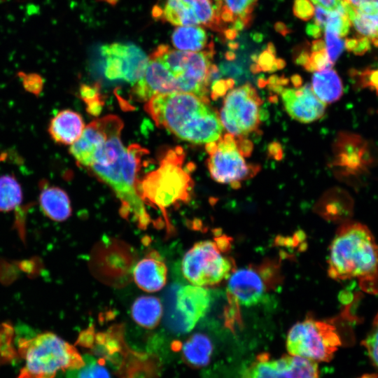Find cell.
Here are the masks:
<instances>
[{
  "instance_id": "1",
  "label": "cell",
  "mask_w": 378,
  "mask_h": 378,
  "mask_svg": "<svg viewBox=\"0 0 378 378\" xmlns=\"http://www.w3.org/2000/svg\"><path fill=\"white\" fill-rule=\"evenodd\" d=\"M123 122L112 115L106 139L97 148L88 167L108 185L121 202L123 216H130L145 229L150 223L139 190L137 174L147 150L137 144L125 147L121 141Z\"/></svg>"
},
{
  "instance_id": "2",
  "label": "cell",
  "mask_w": 378,
  "mask_h": 378,
  "mask_svg": "<svg viewBox=\"0 0 378 378\" xmlns=\"http://www.w3.org/2000/svg\"><path fill=\"white\" fill-rule=\"evenodd\" d=\"M208 103L194 94L172 92L151 97L145 110L159 127L182 140L206 144L220 139L223 129Z\"/></svg>"
},
{
  "instance_id": "3",
  "label": "cell",
  "mask_w": 378,
  "mask_h": 378,
  "mask_svg": "<svg viewBox=\"0 0 378 378\" xmlns=\"http://www.w3.org/2000/svg\"><path fill=\"white\" fill-rule=\"evenodd\" d=\"M328 262L332 279H356L362 290L378 294V244L366 225L343 224L330 244Z\"/></svg>"
},
{
  "instance_id": "4",
  "label": "cell",
  "mask_w": 378,
  "mask_h": 378,
  "mask_svg": "<svg viewBox=\"0 0 378 378\" xmlns=\"http://www.w3.org/2000/svg\"><path fill=\"white\" fill-rule=\"evenodd\" d=\"M17 351L25 361L18 378H54L59 371L78 370L85 364L73 345L51 332L20 338Z\"/></svg>"
},
{
  "instance_id": "5",
  "label": "cell",
  "mask_w": 378,
  "mask_h": 378,
  "mask_svg": "<svg viewBox=\"0 0 378 378\" xmlns=\"http://www.w3.org/2000/svg\"><path fill=\"white\" fill-rule=\"evenodd\" d=\"M184 160L181 147L169 150L163 155L158 168L139 182V192L144 202L164 209L190 200L193 183L183 167Z\"/></svg>"
},
{
  "instance_id": "6",
  "label": "cell",
  "mask_w": 378,
  "mask_h": 378,
  "mask_svg": "<svg viewBox=\"0 0 378 378\" xmlns=\"http://www.w3.org/2000/svg\"><path fill=\"white\" fill-rule=\"evenodd\" d=\"M214 46L200 52L182 51L160 45L150 55L159 59L176 81L178 92L194 94L209 102L208 86L218 67L211 63Z\"/></svg>"
},
{
  "instance_id": "7",
  "label": "cell",
  "mask_w": 378,
  "mask_h": 378,
  "mask_svg": "<svg viewBox=\"0 0 378 378\" xmlns=\"http://www.w3.org/2000/svg\"><path fill=\"white\" fill-rule=\"evenodd\" d=\"M342 344L334 325L313 318H307L293 325L286 338L289 354L316 362L330 361Z\"/></svg>"
},
{
  "instance_id": "8",
  "label": "cell",
  "mask_w": 378,
  "mask_h": 378,
  "mask_svg": "<svg viewBox=\"0 0 378 378\" xmlns=\"http://www.w3.org/2000/svg\"><path fill=\"white\" fill-rule=\"evenodd\" d=\"M221 246L220 241L205 240L195 244L182 260L181 270L185 279L192 285L205 286L216 284L228 277L233 263L223 254Z\"/></svg>"
},
{
  "instance_id": "9",
  "label": "cell",
  "mask_w": 378,
  "mask_h": 378,
  "mask_svg": "<svg viewBox=\"0 0 378 378\" xmlns=\"http://www.w3.org/2000/svg\"><path fill=\"white\" fill-rule=\"evenodd\" d=\"M207 167L211 178L233 188L258 172V166L248 164L240 148V137L229 133L206 144Z\"/></svg>"
},
{
  "instance_id": "10",
  "label": "cell",
  "mask_w": 378,
  "mask_h": 378,
  "mask_svg": "<svg viewBox=\"0 0 378 378\" xmlns=\"http://www.w3.org/2000/svg\"><path fill=\"white\" fill-rule=\"evenodd\" d=\"M262 100L249 83L230 90L225 95L219 119L227 132L243 137L260 125L259 106Z\"/></svg>"
},
{
  "instance_id": "11",
  "label": "cell",
  "mask_w": 378,
  "mask_h": 378,
  "mask_svg": "<svg viewBox=\"0 0 378 378\" xmlns=\"http://www.w3.org/2000/svg\"><path fill=\"white\" fill-rule=\"evenodd\" d=\"M104 59V73L110 80H122L132 84L142 78L148 57L137 46L112 43L101 48Z\"/></svg>"
},
{
  "instance_id": "12",
  "label": "cell",
  "mask_w": 378,
  "mask_h": 378,
  "mask_svg": "<svg viewBox=\"0 0 378 378\" xmlns=\"http://www.w3.org/2000/svg\"><path fill=\"white\" fill-rule=\"evenodd\" d=\"M241 378H320L317 362L294 355L272 358L258 355L241 372Z\"/></svg>"
},
{
  "instance_id": "13",
  "label": "cell",
  "mask_w": 378,
  "mask_h": 378,
  "mask_svg": "<svg viewBox=\"0 0 378 378\" xmlns=\"http://www.w3.org/2000/svg\"><path fill=\"white\" fill-rule=\"evenodd\" d=\"M174 301L173 314H168L167 325L174 332L186 333L207 312L211 295L202 286L187 285L179 287Z\"/></svg>"
},
{
  "instance_id": "14",
  "label": "cell",
  "mask_w": 378,
  "mask_h": 378,
  "mask_svg": "<svg viewBox=\"0 0 378 378\" xmlns=\"http://www.w3.org/2000/svg\"><path fill=\"white\" fill-rule=\"evenodd\" d=\"M281 96L287 113L300 122L310 123L325 114L326 104L315 95L309 83L295 88H283Z\"/></svg>"
},
{
  "instance_id": "15",
  "label": "cell",
  "mask_w": 378,
  "mask_h": 378,
  "mask_svg": "<svg viewBox=\"0 0 378 378\" xmlns=\"http://www.w3.org/2000/svg\"><path fill=\"white\" fill-rule=\"evenodd\" d=\"M343 6L350 21L349 33L354 34L345 38V48L356 55H363L371 46H378V10L362 12Z\"/></svg>"
},
{
  "instance_id": "16",
  "label": "cell",
  "mask_w": 378,
  "mask_h": 378,
  "mask_svg": "<svg viewBox=\"0 0 378 378\" xmlns=\"http://www.w3.org/2000/svg\"><path fill=\"white\" fill-rule=\"evenodd\" d=\"M265 273L252 267L236 270L230 275L227 290L235 300L244 306L263 301L267 292Z\"/></svg>"
},
{
  "instance_id": "17",
  "label": "cell",
  "mask_w": 378,
  "mask_h": 378,
  "mask_svg": "<svg viewBox=\"0 0 378 378\" xmlns=\"http://www.w3.org/2000/svg\"><path fill=\"white\" fill-rule=\"evenodd\" d=\"M133 94L139 99L148 101L160 94L178 92L176 81L169 69L158 59L149 56L144 76L132 89Z\"/></svg>"
},
{
  "instance_id": "18",
  "label": "cell",
  "mask_w": 378,
  "mask_h": 378,
  "mask_svg": "<svg viewBox=\"0 0 378 378\" xmlns=\"http://www.w3.org/2000/svg\"><path fill=\"white\" fill-rule=\"evenodd\" d=\"M111 115L97 119L85 128L81 136L69 148V152L80 167L88 168L98 146L104 141Z\"/></svg>"
},
{
  "instance_id": "19",
  "label": "cell",
  "mask_w": 378,
  "mask_h": 378,
  "mask_svg": "<svg viewBox=\"0 0 378 378\" xmlns=\"http://www.w3.org/2000/svg\"><path fill=\"white\" fill-rule=\"evenodd\" d=\"M167 268L157 252H151L139 260L133 270L136 284L141 290L155 292L167 282Z\"/></svg>"
},
{
  "instance_id": "20",
  "label": "cell",
  "mask_w": 378,
  "mask_h": 378,
  "mask_svg": "<svg viewBox=\"0 0 378 378\" xmlns=\"http://www.w3.org/2000/svg\"><path fill=\"white\" fill-rule=\"evenodd\" d=\"M84 128L85 123L79 113L64 109L51 118L48 132L54 142L68 146L73 144L81 136Z\"/></svg>"
},
{
  "instance_id": "21",
  "label": "cell",
  "mask_w": 378,
  "mask_h": 378,
  "mask_svg": "<svg viewBox=\"0 0 378 378\" xmlns=\"http://www.w3.org/2000/svg\"><path fill=\"white\" fill-rule=\"evenodd\" d=\"M39 206L43 214L52 220L62 222L72 214L70 199L61 188L52 186L46 180L39 183Z\"/></svg>"
},
{
  "instance_id": "22",
  "label": "cell",
  "mask_w": 378,
  "mask_h": 378,
  "mask_svg": "<svg viewBox=\"0 0 378 378\" xmlns=\"http://www.w3.org/2000/svg\"><path fill=\"white\" fill-rule=\"evenodd\" d=\"M311 86L315 95L326 104L339 100L343 93L342 80L332 68L314 72Z\"/></svg>"
},
{
  "instance_id": "23",
  "label": "cell",
  "mask_w": 378,
  "mask_h": 378,
  "mask_svg": "<svg viewBox=\"0 0 378 378\" xmlns=\"http://www.w3.org/2000/svg\"><path fill=\"white\" fill-rule=\"evenodd\" d=\"M172 42L176 50L188 52H200L214 46L200 26L177 27L172 34Z\"/></svg>"
},
{
  "instance_id": "24",
  "label": "cell",
  "mask_w": 378,
  "mask_h": 378,
  "mask_svg": "<svg viewBox=\"0 0 378 378\" xmlns=\"http://www.w3.org/2000/svg\"><path fill=\"white\" fill-rule=\"evenodd\" d=\"M131 315L138 325L153 329L160 323L162 316V305L160 300L153 296H141L134 302Z\"/></svg>"
},
{
  "instance_id": "25",
  "label": "cell",
  "mask_w": 378,
  "mask_h": 378,
  "mask_svg": "<svg viewBox=\"0 0 378 378\" xmlns=\"http://www.w3.org/2000/svg\"><path fill=\"white\" fill-rule=\"evenodd\" d=\"M185 363L192 368H202L209 364L213 345L207 336L195 333L181 346Z\"/></svg>"
},
{
  "instance_id": "26",
  "label": "cell",
  "mask_w": 378,
  "mask_h": 378,
  "mask_svg": "<svg viewBox=\"0 0 378 378\" xmlns=\"http://www.w3.org/2000/svg\"><path fill=\"white\" fill-rule=\"evenodd\" d=\"M155 16L177 27L200 26L192 8L182 0H166L162 8H157Z\"/></svg>"
},
{
  "instance_id": "27",
  "label": "cell",
  "mask_w": 378,
  "mask_h": 378,
  "mask_svg": "<svg viewBox=\"0 0 378 378\" xmlns=\"http://www.w3.org/2000/svg\"><path fill=\"white\" fill-rule=\"evenodd\" d=\"M22 188L13 174L0 176V212H10L22 202Z\"/></svg>"
},
{
  "instance_id": "28",
  "label": "cell",
  "mask_w": 378,
  "mask_h": 378,
  "mask_svg": "<svg viewBox=\"0 0 378 378\" xmlns=\"http://www.w3.org/2000/svg\"><path fill=\"white\" fill-rule=\"evenodd\" d=\"M193 10L200 24L223 33L225 28L220 21L213 0H182Z\"/></svg>"
},
{
  "instance_id": "29",
  "label": "cell",
  "mask_w": 378,
  "mask_h": 378,
  "mask_svg": "<svg viewBox=\"0 0 378 378\" xmlns=\"http://www.w3.org/2000/svg\"><path fill=\"white\" fill-rule=\"evenodd\" d=\"M214 4H220L230 10L236 20H241L247 27L252 22V13L258 0H213Z\"/></svg>"
},
{
  "instance_id": "30",
  "label": "cell",
  "mask_w": 378,
  "mask_h": 378,
  "mask_svg": "<svg viewBox=\"0 0 378 378\" xmlns=\"http://www.w3.org/2000/svg\"><path fill=\"white\" fill-rule=\"evenodd\" d=\"M14 330L11 325H0V367L8 364L19 357L15 348L13 339Z\"/></svg>"
},
{
  "instance_id": "31",
  "label": "cell",
  "mask_w": 378,
  "mask_h": 378,
  "mask_svg": "<svg viewBox=\"0 0 378 378\" xmlns=\"http://www.w3.org/2000/svg\"><path fill=\"white\" fill-rule=\"evenodd\" d=\"M275 48L273 43H269L267 47L255 59L257 62L252 66L251 70L254 72L260 71H273L283 68L285 66V61L282 59L275 58Z\"/></svg>"
},
{
  "instance_id": "32",
  "label": "cell",
  "mask_w": 378,
  "mask_h": 378,
  "mask_svg": "<svg viewBox=\"0 0 378 378\" xmlns=\"http://www.w3.org/2000/svg\"><path fill=\"white\" fill-rule=\"evenodd\" d=\"M325 49L330 62L334 64L345 48L344 39L335 32L324 29Z\"/></svg>"
},
{
  "instance_id": "33",
  "label": "cell",
  "mask_w": 378,
  "mask_h": 378,
  "mask_svg": "<svg viewBox=\"0 0 378 378\" xmlns=\"http://www.w3.org/2000/svg\"><path fill=\"white\" fill-rule=\"evenodd\" d=\"M86 360L87 363L78 369L75 378H111L109 372L104 366L106 363L104 359L100 358L98 363L89 358Z\"/></svg>"
},
{
  "instance_id": "34",
  "label": "cell",
  "mask_w": 378,
  "mask_h": 378,
  "mask_svg": "<svg viewBox=\"0 0 378 378\" xmlns=\"http://www.w3.org/2000/svg\"><path fill=\"white\" fill-rule=\"evenodd\" d=\"M362 343L371 361L378 369V313L373 320L370 332Z\"/></svg>"
},
{
  "instance_id": "35",
  "label": "cell",
  "mask_w": 378,
  "mask_h": 378,
  "mask_svg": "<svg viewBox=\"0 0 378 378\" xmlns=\"http://www.w3.org/2000/svg\"><path fill=\"white\" fill-rule=\"evenodd\" d=\"M80 93L81 98L88 106L89 113L98 115L102 107L98 89L96 87L83 85L80 88Z\"/></svg>"
},
{
  "instance_id": "36",
  "label": "cell",
  "mask_w": 378,
  "mask_h": 378,
  "mask_svg": "<svg viewBox=\"0 0 378 378\" xmlns=\"http://www.w3.org/2000/svg\"><path fill=\"white\" fill-rule=\"evenodd\" d=\"M333 64L330 62L326 50L311 51L307 63L304 68L310 72H315L328 68Z\"/></svg>"
},
{
  "instance_id": "37",
  "label": "cell",
  "mask_w": 378,
  "mask_h": 378,
  "mask_svg": "<svg viewBox=\"0 0 378 378\" xmlns=\"http://www.w3.org/2000/svg\"><path fill=\"white\" fill-rule=\"evenodd\" d=\"M18 76L26 90L36 95H38L41 92L43 86V81L38 74L20 72L18 74Z\"/></svg>"
},
{
  "instance_id": "38",
  "label": "cell",
  "mask_w": 378,
  "mask_h": 378,
  "mask_svg": "<svg viewBox=\"0 0 378 378\" xmlns=\"http://www.w3.org/2000/svg\"><path fill=\"white\" fill-rule=\"evenodd\" d=\"M314 8L310 0H294L293 12L298 18L308 21L314 15Z\"/></svg>"
},
{
  "instance_id": "39",
  "label": "cell",
  "mask_w": 378,
  "mask_h": 378,
  "mask_svg": "<svg viewBox=\"0 0 378 378\" xmlns=\"http://www.w3.org/2000/svg\"><path fill=\"white\" fill-rule=\"evenodd\" d=\"M343 5L355 11H374L378 10V0H341Z\"/></svg>"
},
{
  "instance_id": "40",
  "label": "cell",
  "mask_w": 378,
  "mask_h": 378,
  "mask_svg": "<svg viewBox=\"0 0 378 378\" xmlns=\"http://www.w3.org/2000/svg\"><path fill=\"white\" fill-rule=\"evenodd\" d=\"M234 83L231 78L215 81L212 85V97L215 99L224 94L228 89L234 85Z\"/></svg>"
},
{
  "instance_id": "41",
  "label": "cell",
  "mask_w": 378,
  "mask_h": 378,
  "mask_svg": "<svg viewBox=\"0 0 378 378\" xmlns=\"http://www.w3.org/2000/svg\"><path fill=\"white\" fill-rule=\"evenodd\" d=\"M330 10L324 8L320 6H316L314 8V22L317 24L322 29L326 24Z\"/></svg>"
},
{
  "instance_id": "42",
  "label": "cell",
  "mask_w": 378,
  "mask_h": 378,
  "mask_svg": "<svg viewBox=\"0 0 378 378\" xmlns=\"http://www.w3.org/2000/svg\"><path fill=\"white\" fill-rule=\"evenodd\" d=\"M220 69L223 74L235 76L240 75L242 72L240 66L232 62L223 63Z\"/></svg>"
},
{
  "instance_id": "43",
  "label": "cell",
  "mask_w": 378,
  "mask_h": 378,
  "mask_svg": "<svg viewBox=\"0 0 378 378\" xmlns=\"http://www.w3.org/2000/svg\"><path fill=\"white\" fill-rule=\"evenodd\" d=\"M364 84V86H370L378 91V70L368 71Z\"/></svg>"
},
{
  "instance_id": "44",
  "label": "cell",
  "mask_w": 378,
  "mask_h": 378,
  "mask_svg": "<svg viewBox=\"0 0 378 378\" xmlns=\"http://www.w3.org/2000/svg\"><path fill=\"white\" fill-rule=\"evenodd\" d=\"M323 30L317 24L309 22L306 26V33L315 39L320 38Z\"/></svg>"
},
{
  "instance_id": "45",
  "label": "cell",
  "mask_w": 378,
  "mask_h": 378,
  "mask_svg": "<svg viewBox=\"0 0 378 378\" xmlns=\"http://www.w3.org/2000/svg\"><path fill=\"white\" fill-rule=\"evenodd\" d=\"M316 6H320L328 10L336 8L341 3V0H311Z\"/></svg>"
},
{
  "instance_id": "46",
  "label": "cell",
  "mask_w": 378,
  "mask_h": 378,
  "mask_svg": "<svg viewBox=\"0 0 378 378\" xmlns=\"http://www.w3.org/2000/svg\"><path fill=\"white\" fill-rule=\"evenodd\" d=\"M222 34H223L225 39L233 40L237 36L238 31L233 28L229 27L225 29Z\"/></svg>"
},
{
  "instance_id": "47",
  "label": "cell",
  "mask_w": 378,
  "mask_h": 378,
  "mask_svg": "<svg viewBox=\"0 0 378 378\" xmlns=\"http://www.w3.org/2000/svg\"><path fill=\"white\" fill-rule=\"evenodd\" d=\"M274 28L276 31L284 36L290 32L288 28L283 22H276L274 24Z\"/></svg>"
},
{
  "instance_id": "48",
  "label": "cell",
  "mask_w": 378,
  "mask_h": 378,
  "mask_svg": "<svg viewBox=\"0 0 378 378\" xmlns=\"http://www.w3.org/2000/svg\"><path fill=\"white\" fill-rule=\"evenodd\" d=\"M225 58L228 60V61H232V60H234V58H235V54L233 51L232 50H229V51H227L225 52Z\"/></svg>"
},
{
  "instance_id": "49",
  "label": "cell",
  "mask_w": 378,
  "mask_h": 378,
  "mask_svg": "<svg viewBox=\"0 0 378 378\" xmlns=\"http://www.w3.org/2000/svg\"><path fill=\"white\" fill-rule=\"evenodd\" d=\"M238 46H239V44L236 43L235 41H230L228 43V47L230 48V49L232 50H236L238 48Z\"/></svg>"
},
{
  "instance_id": "50",
  "label": "cell",
  "mask_w": 378,
  "mask_h": 378,
  "mask_svg": "<svg viewBox=\"0 0 378 378\" xmlns=\"http://www.w3.org/2000/svg\"><path fill=\"white\" fill-rule=\"evenodd\" d=\"M358 378H377V375L375 374H365Z\"/></svg>"
}]
</instances>
